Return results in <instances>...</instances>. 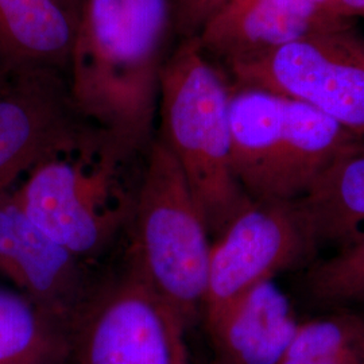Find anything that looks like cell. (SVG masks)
Masks as SVG:
<instances>
[{"mask_svg": "<svg viewBox=\"0 0 364 364\" xmlns=\"http://www.w3.org/2000/svg\"><path fill=\"white\" fill-rule=\"evenodd\" d=\"M174 33L171 0H84L68 82L100 156L120 165L151 144L159 82Z\"/></svg>", "mask_w": 364, "mask_h": 364, "instance_id": "cell-1", "label": "cell"}, {"mask_svg": "<svg viewBox=\"0 0 364 364\" xmlns=\"http://www.w3.org/2000/svg\"><path fill=\"white\" fill-rule=\"evenodd\" d=\"M230 93L227 73L197 38L180 39L161 73L159 138L183 171L212 239L251 204L231 165Z\"/></svg>", "mask_w": 364, "mask_h": 364, "instance_id": "cell-2", "label": "cell"}, {"mask_svg": "<svg viewBox=\"0 0 364 364\" xmlns=\"http://www.w3.org/2000/svg\"><path fill=\"white\" fill-rule=\"evenodd\" d=\"M231 165L251 201H297L364 142L309 105L231 84Z\"/></svg>", "mask_w": 364, "mask_h": 364, "instance_id": "cell-3", "label": "cell"}, {"mask_svg": "<svg viewBox=\"0 0 364 364\" xmlns=\"http://www.w3.org/2000/svg\"><path fill=\"white\" fill-rule=\"evenodd\" d=\"M210 239L183 171L158 136L149 144L127 259L185 328L203 313Z\"/></svg>", "mask_w": 364, "mask_h": 364, "instance_id": "cell-4", "label": "cell"}, {"mask_svg": "<svg viewBox=\"0 0 364 364\" xmlns=\"http://www.w3.org/2000/svg\"><path fill=\"white\" fill-rule=\"evenodd\" d=\"M185 329L127 259L76 313L65 364H183Z\"/></svg>", "mask_w": 364, "mask_h": 364, "instance_id": "cell-5", "label": "cell"}, {"mask_svg": "<svg viewBox=\"0 0 364 364\" xmlns=\"http://www.w3.org/2000/svg\"><path fill=\"white\" fill-rule=\"evenodd\" d=\"M227 76L309 105L364 141V41L351 28L296 39L228 68Z\"/></svg>", "mask_w": 364, "mask_h": 364, "instance_id": "cell-6", "label": "cell"}, {"mask_svg": "<svg viewBox=\"0 0 364 364\" xmlns=\"http://www.w3.org/2000/svg\"><path fill=\"white\" fill-rule=\"evenodd\" d=\"M318 248L297 201H251L212 240L204 324L260 282L308 264Z\"/></svg>", "mask_w": 364, "mask_h": 364, "instance_id": "cell-7", "label": "cell"}, {"mask_svg": "<svg viewBox=\"0 0 364 364\" xmlns=\"http://www.w3.org/2000/svg\"><path fill=\"white\" fill-rule=\"evenodd\" d=\"M73 151L100 153V142L73 105L65 72L13 73L0 92V195L41 164Z\"/></svg>", "mask_w": 364, "mask_h": 364, "instance_id": "cell-8", "label": "cell"}, {"mask_svg": "<svg viewBox=\"0 0 364 364\" xmlns=\"http://www.w3.org/2000/svg\"><path fill=\"white\" fill-rule=\"evenodd\" d=\"M115 170L105 158L87 169L57 156L31 170L14 195L45 234L85 259L112 243L123 221L122 208L111 204Z\"/></svg>", "mask_w": 364, "mask_h": 364, "instance_id": "cell-9", "label": "cell"}, {"mask_svg": "<svg viewBox=\"0 0 364 364\" xmlns=\"http://www.w3.org/2000/svg\"><path fill=\"white\" fill-rule=\"evenodd\" d=\"M80 258L27 216L13 191L0 195V277L69 320L91 291Z\"/></svg>", "mask_w": 364, "mask_h": 364, "instance_id": "cell-10", "label": "cell"}, {"mask_svg": "<svg viewBox=\"0 0 364 364\" xmlns=\"http://www.w3.org/2000/svg\"><path fill=\"white\" fill-rule=\"evenodd\" d=\"M311 0H228L197 34L201 50L225 70L314 33L351 28Z\"/></svg>", "mask_w": 364, "mask_h": 364, "instance_id": "cell-11", "label": "cell"}, {"mask_svg": "<svg viewBox=\"0 0 364 364\" xmlns=\"http://www.w3.org/2000/svg\"><path fill=\"white\" fill-rule=\"evenodd\" d=\"M299 324L287 293L263 281L204 324L212 364H278Z\"/></svg>", "mask_w": 364, "mask_h": 364, "instance_id": "cell-12", "label": "cell"}, {"mask_svg": "<svg viewBox=\"0 0 364 364\" xmlns=\"http://www.w3.org/2000/svg\"><path fill=\"white\" fill-rule=\"evenodd\" d=\"M77 25L54 0H0V65L69 70Z\"/></svg>", "mask_w": 364, "mask_h": 364, "instance_id": "cell-13", "label": "cell"}, {"mask_svg": "<svg viewBox=\"0 0 364 364\" xmlns=\"http://www.w3.org/2000/svg\"><path fill=\"white\" fill-rule=\"evenodd\" d=\"M297 204L318 247L341 251L363 242L364 142L338 158Z\"/></svg>", "mask_w": 364, "mask_h": 364, "instance_id": "cell-14", "label": "cell"}, {"mask_svg": "<svg viewBox=\"0 0 364 364\" xmlns=\"http://www.w3.org/2000/svg\"><path fill=\"white\" fill-rule=\"evenodd\" d=\"M72 323L0 285V364H65Z\"/></svg>", "mask_w": 364, "mask_h": 364, "instance_id": "cell-15", "label": "cell"}, {"mask_svg": "<svg viewBox=\"0 0 364 364\" xmlns=\"http://www.w3.org/2000/svg\"><path fill=\"white\" fill-rule=\"evenodd\" d=\"M278 364H364V316L338 308L299 321Z\"/></svg>", "mask_w": 364, "mask_h": 364, "instance_id": "cell-16", "label": "cell"}, {"mask_svg": "<svg viewBox=\"0 0 364 364\" xmlns=\"http://www.w3.org/2000/svg\"><path fill=\"white\" fill-rule=\"evenodd\" d=\"M312 299L338 308L364 304V240L314 263L305 277Z\"/></svg>", "mask_w": 364, "mask_h": 364, "instance_id": "cell-17", "label": "cell"}, {"mask_svg": "<svg viewBox=\"0 0 364 364\" xmlns=\"http://www.w3.org/2000/svg\"><path fill=\"white\" fill-rule=\"evenodd\" d=\"M228 0H171L174 33L181 39L197 37L209 18Z\"/></svg>", "mask_w": 364, "mask_h": 364, "instance_id": "cell-18", "label": "cell"}, {"mask_svg": "<svg viewBox=\"0 0 364 364\" xmlns=\"http://www.w3.org/2000/svg\"><path fill=\"white\" fill-rule=\"evenodd\" d=\"M332 4L335 14L343 19L364 16V0H332Z\"/></svg>", "mask_w": 364, "mask_h": 364, "instance_id": "cell-19", "label": "cell"}, {"mask_svg": "<svg viewBox=\"0 0 364 364\" xmlns=\"http://www.w3.org/2000/svg\"><path fill=\"white\" fill-rule=\"evenodd\" d=\"M64 11H65L77 25L78 15L81 11V6L84 0H54Z\"/></svg>", "mask_w": 364, "mask_h": 364, "instance_id": "cell-20", "label": "cell"}, {"mask_svg": "<svg viewBox=\"0 0 364 364\" xmlns=\"http://www.w3.org/2000/svg\"><path fill=\"white\" fill-rule=\"evenodd\" d=\"M314 6H317L318 9L324 10L326 13L331 14L333 16H338L335 11H333V4H332V0H311ZM340 18V16H338ZM343 19V18H341ZM348 21V19H347Z\"/></svg>", "mask_w": 364, "mask_h": 364, "instance_id": "cell-21", "label": "cell"}, {"mask_svg": "<svg viewBox=\"0 0 364 364\" xmlns=\"http://www.w3.org/2000/svg\"><path fill=\"white\" fill-rule=\"evenodd\" d=\"M13 73H10L9 70H6L3 66L0 65V92L4 90V87L7 85L9 80L11 77Z\"/></svg>", "mask_w": 364, "mask_h": 364, "instance_id": "cell-22", "label": "cell"}, {"mask_svg": "<svg viewBox=\"0 0 364 364\" xmlns=\"http://www.w3.org/2000/svg\"><path fill=\"white\" fill-rule=\"evenodd\" d=\"M183 364H189V359H188V360H186V362H185Z\"/></svg>", "mask_w": 364, "mask_h": 364, "instance_id": "cell-23", "label": "cell"}]
</instances>
